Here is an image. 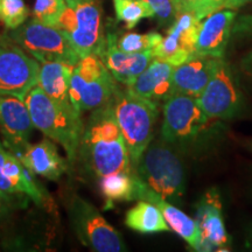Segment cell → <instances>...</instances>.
I'll use <instances>...</instances> for the list:
<instances>
[{
	"mask_svg": "<svg viewBox=\"0 0 252 252\" xmlns=\"http://www.w3.org/2000/svg\"><path fill=\"white\" fill-rule=\"evenodd\" d=\"M77 158L87 172L96 178L116 172L133 173L111 102L91 113L84 126Z\"/></svg>",
	"mask_w": 252,
	"mask_h": 252,
	"instance_id": "obj_1",
	"label": "cell"
},
{
	"mask_svg": "<svg viewBox=\"0 0 252 252\" xmlns=\"http://www.w3.org/2000/svg\"><path fill=\"white\" fill-rule=\"evenodd\" d=\"M133 174L147 187L175 206H182L186 191V171L172 144L159 135L141 154Z\"/></svg>",
	"mask_w": 252,
	"mask_h": 252,
	"instance_id": "obj_2",
	"label": "cell"
},
{
	"mask_svg": "<svg viewBox=\"0 0 252 252\" xmlns=\"http://www.w3.org/2000/svg\"><path fill=\"white\" fill-rule=\"evenodd\" d=\"M25 102L30 110L34 127L61 145L69 162L76 161L84 130L81 113L76 110L62 108L37 86L28 93Z\"/></svg>",
	"mask_w": 252,
	"mask_h": 252,
	"instance_id": "obj_3",
	"label": "cell"
},
{
	"mask_svg": "<svg viewBox=\"0 0 252 252\" xmlns=\"http://www.w3.org/2000/svg\"><path fill=\"white\" fill-rule=\"evenodd\" d=\"M111 106L134 168L154 137L159 105L137 96L127 88L122 90L118 87L111 99Z\"/></svg>",
	"mask_w": 252,
	"mask_h": 252,
	"instance_id": "obj_4",
	"label": "cell"
},
{
	"mask_svg": "<svg viewBox=\"0 0 252 252\" xmlns=\"http://www.w3.org/2000/svg\"><path fill=\"white\" fill-rule=\"evenodd\" d=\"M116 82L98 55L90 54L82 58L71 74L70 102L81 115L102 108L111 102L118 88Z\"/></svg>",
	"mask_w": 252,
	"mask_h": 252,
	"instance_id": "obj_5",
	"label": "cell"
},
{
	"mask_svg": "<svg viewBox=\"0 0 252 252\" xmlns=\"http://www.w3.org/2000/svg\"><path fill=\"white\" fill-rule=\"evenodd\" d=\"M8 37L40 63L64 62L75 65L81 60L64 32L36 19L11 30Z\"/></svg>",
	"mask_w": 252,
	"mask_h": 252,
	"instance_id": "obj_6",
	"label": "cell"
},
{
	"mask_svg": "<svg viewBox=\"0 0 252 252\" xmlns=\"http://www.w3.org/2000/svg\"><path fill=\"white\" fill-rule=\"evenodd\" d=\"M58 28L67 34L81 59L98 54L105 41L102 7L97 0H75L67 4Z\"/></svg>",
	"mask_w": 252,
	"mask_h": 252,
	"instance_id": "obj_7",
	"label": "cell"
},
{
	"mask_svg": "<svg viewBox=\"0 0 252 252\" xmlns=\"http://www.w3.org/2000/svg\"><path fill=\"white\" fill-rule=\"evenodd\" d=\"M68 216L78 241L96 252L127 251L122 235L102 216L96 207L80 196L68 203Z\"/></svg>",
	"mask_w": 252,
	"mask_h": 252,
	"instance_id": "obj_8",
	"label": "cell"
},
{
	"mask_svg": "<svg viewBox=\"0 0 252 252\" xmlns=\"http://www.w3.org/2000/svg\"><path fill=\"white\" fill-rule=\"evenodd\" d=\"M162 113L160 137L173 146L186 145L196 139L209 119L197 98L178 93L162 104Z\"/></svg>",
	"mask_w": 252,
	"mask_h": 252,
	"instance_id": "obj_9",
	"label": "cell"
},
{
	"mask_svg": "<svg viewBox=\"0 0 252 252\" xmlns=\"http://www.w3.org/2000/svg\"><path fill=\"white\" fill-rule=\"evenodd\" d=\"M197 102L209 119L228 121L242 111L243 94L237 77L223 59L217 60L212 77L197 97Z\"/></svg>",
	"mask_w": 252,
	"mask_h": 252,
	"instance_id": "obj_10",
	"label": "cell"
},
{
	"mask_svg": "<svg viewBox=\"0 0 252 252\" xmlns=\"http://www.w3.org/2000/svg\"><path fill=\"white\" fill-rule=\"evenodd\" d=\"M40 62L11 39L0 37V94L25 99L37 86Z\"/></svg>",
	"mask_w": 252,
	"mask_h": 252,
	"instance_id": "obj_11",
	"label": "cell"
},
{
	"mask_svg": "<svg viewBox=\"0 0 252 252\" xmlns=\"http://www.w3.org/2000/svg\"><path fill=\"white\" fill-rule=\"evenodd\" d=\"M219 189L210 188L196 203V220L200 232V251H228L230 237L222 215Z\"/></svg>",
	"mask_w": 252,
	"mask_h": 252,
	"instance_id": "obj_12",
	"label": "cell"
},
{
	"mask_svg": "<svg viewBox=\"0 0 252 252\" xmlns=\"http://www.w3.org/2000/svg\"><path fill=\"white\" fill-rule=\"evenodd\" d=\"M201 20L190 12L179 14L168 28L167 35L154 48L153 56L165 60L174 65H180L195 55L197 31Z\"/></svg>",
	"mask_w": 252,
	"mask_h": 252,
	"instance_id": "obj_13",
	"label": "cell"
},
{
	"mask_svg": "<svg viewBox=\"0 0 252 252\" xmlns=\"http://www.w3.org/2000/svg\"><path fill=\"white\" fill-rule=\"evenodd\" d=\"M14 154L0 145V189L15 196L26 197L37 206H46L49 195Z\"/></svg>",
	"mask_w": 252,
	"mask_h": 252,
	"instance_id": "obj_14",
	"label": "cell"
},
{
	"mask_svg": "<svg viewBox=\"0 0 252 252\" xmlns=\"http://www.w3.org/2000/svg\"><path fill=\"white\" fill-rule=\"evenodd\" d=\"M34 128L25 99L0 94V133L7 151L14 153L27 146Z\"/></svg>",
	"mask_w": 252,
	"mask_h": 252,
	"instance_id": "obj_15",
	"label": "cell"
},
{
	"mask_svg": "<svg viewBox=\"0 0 252 252\" xmlns=\"http://www.w3.org/2000/svg\"><path fill=\"white\" fill-rule=\"evenodd\" d=\"M117 40L118 36L116 33H106L104 45L97 55L111 72L113 78L118 83L127 87L146 69L154 56L152 50L143 53L123 52L119 49Z\"/></svg>",
	"mask_w": 252,
	"mask_h": 252,
	"instance_id": "obj_16",
	"label": "cell"
},
{
	"mask_svg": "<svg viewBox=\"0 0 252 252\" xmlns=\"http://www.w3.org/2000/svg\"><path fill=\"white\" fill-rule=\"evenodd\" d=\"M139 200L153 203L161 212L169 229L180 236L191 249L200 251V232L196 220L179 209L178 206L166 201L134 175V201Z\"/></svg>",
	"mask_w": 252,
	"mask_h": 252,
	"instance_id": "obj_17",
	"label": "cell"
},
{
	"mask_svg": "<svg viewBox=\"0 0 252 252\" xmlns=\"http://www.w3.org/2000/svg\"><path fill=\"white\" fill-rule=\"evenodd\" d=\"M235 19L236 12L232 9H222L203 18L197 31L195 54L223 59Z\"/></svg>",
	"mask_w": 252,
	"mask_h": 252,
	"instance_id": "obj_18",
	"label": "cell"
},
{
	"mask_svg": "<svg viewBox=\"0 0 252 252\" xmlns=\"http://www.w3.org/2000/svg\"><path fill=\"white\" fill-rule=\"evenodd\" d=\"M174 65L165 60L154 58L139 76L127 86L128 90L141 98L163 104L174 94L173 71Z\"/></svg>",
	"mask_w": 252,
	"mask_h": 252,
	"instance_id": "obj_19",
	"label": "cell"
},
{
	"mask_svg": "<svg viewBox=\"0 0 252 252\" xmlns=\"http://www.w3.org/2000/svg\"><path fill=\"white\" fill-rule=\"evenodd\" d=\"M35 175L56 181L67 171L68 163L59 153L52 139L45 138L36 144H28L24 149L12 153Z\"/></svg>",
	"mask_w": 252,
	"mask_h": 252,
	"instance_id": "obj_20",
	"label": "cell"
},
{
	"mask_svg": "<svg viewBox=\"0 0 252 252\" xmlns=\"http://www.w3.org/2000/svg\"><path fill=\"white\" fill-rule=\"evenodd\" d=\"M217 60L219 59L195 55L182 64L176 65L173 71L174 93L197 98L212 77Z\"/></svg>",
	"mask_w": 252,
	"mask_h": 252,
	"instance_id": "obj_21",
	"label": "cell"
},
{
	"mask_svg": "<svg viewBox=\"0 0 252 252\" xmlns=\"http://www.w3.org/2000/svg\"><path fill=\"white\" fill-rule=\"evenodd\" d=\"M75 65L64 62H46L40 67L37 87L62 108L76 110L70 102L69 87ZM77 111V110H76Z\"/></svg>",
	"mask_w": 252,
	"mask_h": 252,
	"instance_id": "obj_22",
	"label": "cell"
},
{
	"mask_svg": "<svg viewBox=\"0 0 252 252\" xmlns=\"http://www.w3.org/2000/svg\"><path fill=\"white\" fill-rule=\"evenodd\" d=\"M125 224L140 234H157L169 231L161 212L149 201L139 200L125 216Z\"/></svg>",
	"mask_w": 252,
	"mask_h": 252,
	"instance_id": "obj_23",
	"label": "cell"
},
{
	"mask_svg": "<svg viewBox=\"0 0 252 252\" xmlns=\"http://www.w3.org/2000/svg\"><path fill=\"white\" fill-rule=\"evenodd\" d=\"M99 188L105 197L108 207L116 202L134 201V174L127 172H116L100 176Z\"/></svg>",
	"mask_w": 252,
	"mask_h": 252,
	"instance_id": "obj_24",
	"label": "cell"
},
{
	"mask_svg": "<svg viewBox=\"0 0 252 252\" xmlns=\"http://www.w3.org/2000/svg\"><path fill=\"white\" fill-rule=\"evenodd\" d=\"M116 18L125 24L127 30H132L143 19L156 17L154 9L144 0H112Z\"/></svg>",
	"mask_w": 252,
	"mask_h": 252,
	"instance_id": "obj_25",
	"label": "cell"
},
{
	"mask_svg": "<svg viewBox=\"0 0 252 252\" xmlns=\"http://www.w3.org/2000/svg\"><path fill=\"white\" fill-rule=\"evenodd\" d=\"M161 39L162 35L157 32L146 34L128 32L118 37L117 45L119 49L125 53H143L146 50H153L159 45Z\"/></svg>",
	"mask_w": 252,
	"mask_h": 252,
	"instance_id": "obj_26",
	"label": "cell"
},
{
	"mask_svg": "<svg viewBox=\"0 0 252 252\" xmlns=\"http://www.w3.org/2000/svg\"><path fill=\"white\" fill-rule=\"evenodd\" d=\"M30 9L24 0H0V20L7 30H15L27 20Z\"/></svg>",
	"mask_w": 252,
	"mask_h": 252,
	"instance_id": "obj_27",
	"label": "cell"
},
{
	"mask_svg": "<svg viewBox=\"0 0 252 252\" xmlns=\"http://www.w3.org/2000/svg\"><path fill=\"white\" fill-rule=\"evenodd\" d=\"M65 7V0H35L33 9L34 19L47 26L58 27Z\"/></svg>",
	"mask_w": 252,
	"mask_h": 252,
	"instance_id": "obj_28",
	"label": "cell"
},
{
	"mask_svg": "<svg viewBox=\"0 0 252 252\" xmlns=\"http://www.w3.org/2000/svg\"><path fill=\"white\" fill-rule=\"evenodd\" d=\"M251 0H201L195 7L191 9L193 13L198 20H202L207 15L214 12L222 11V9H236L248 4Z\"/></svg>",
	"mask_w": 252,
	"mask_h": 252,
	"instance_id": "obj_29",
	"label": "cell"
},
{
	"mask_svg": "<svg viewBox=\"0 0 252 252\" xmlns=\"http://www.w3.org/2000/svg\"><path fill=\"white\" fill-rule=\"evenodd\" d=\"M154 9L156 17L159 23L165 25H172L179 15L176 0H144Z\"/></svg>",
	"mask_w": 252,
	"mask_h": 252,
	"instance_id": "obj_30",
	"label": "cell"
},
{
	"mask_svg": "<svg viewBox=\"0 0 252 252\" xmlns=\"http://www.w3.org/2000/svg\"><path fill=\"white\" fill-rule=\"evenodd\" d=\"M17 197H20V196L11 195L0 189V220H2L4 217L7 216L8 214L14 209V207L17 206V202H15V201L26 198V197H23V198H18L17 200ZM28 200H30V198H28ZM28 200H24V201H28Z\"/></svg>",
	"mask_w": 252,
	"mask_h": 252,
	"instance_id": "obj_31",
	"label": "cell"
},
{
	"mask_svg": "<svg viewBox=\"0 0 252 252\" xmlns=\"http://www.w3.org/2000/svg\"><path fill=\"white\" fill-rule=\"evenodd\" d=\"M232 32L236 34H252V15H243L235 19Z\"/></svg>",
	"mask_w": 252,
	"mask_h": 252,
	"instance_id": "obj_32",
	"label": "cell"
},
{
	"mask_svg": "<svg viewBox=\"0 0 252 252\" xmlns=\"http://www.w3.org/2000/svg\"><path fill=\"white\" fill-rule=\"evenodd\" d=\"M200 1L201 0H176L179 14L186 13V12H191V9H193Z\"/></svg>",
	"mask_w": 252,
	"mask_h": 252,
	"instance_id": "obj_33",
	"label": "cell"
},
{
	"mask_svg": "<svg viewBox=\"0 0 252 252\" xmlns=\"http://www.w3.org/2000/svg\"><path fill=\"white\" fill-rule=\"evenodd\" d=\"M241 68H242V70L245 72V74L252 76V52L249 53V54L245 56L243 60H242Z\"/></svg>",
	"mask_w": 252,
	"mask_h": 252,
	"instance_id": "obj_34",
	"label": "cell"
},
{
	"mask_svg": "<svg viewBox=\"0 0 252 252\" xmlns=\"http://www.w3.org/2000/svg\"><path fill=\"white\" fill-rule=\"evenodd\" d=\"M245 245L249 250H252V224L247 230V239H245Z\"/></svg>",
	"mask_w": 252,
	"mask_h": 252,
	"instance_id": "obj_35",
	"label": "cell"
},
{
	"mask_svg": "<svg viewBox=\"0 0 252 252\" xmlns=\"http://www.w3.org/2000/svg\"><path fill=\"white\" fill-rule=\"evenodd\" d=\"M72 1H75V0H65V2H67V4H70V2H72Z\"/></svg>",
	"mask_w": 252,
	"mask_h": 252,
	"instance_id": "obj_36",
	"label": "cell"
},
{
	"mask_svg": "<svg viewBox=\"0 0 252 252\" xmlns=\"http://www.w3.org/2000/svg\"><path fill=\"white\" fill-rule=\"evenodd\" d=\"M251 149H252V143H251Z\"/></svg>",
	"mask_w": 252,
	"mask_h": 252,
	"instance_id": "obj_37",
	"label": "cell"
},
{
	"mask_svg": "<svg viewBox=\"0 0 252 252\" xmlns=\"http://www.w3.org/2000/svg\"><path fill=\"white\" fill-rule=\"evenodd\" d=\"M0 145H1V143H0Z\"/></svg>",
	"mask_w": 252,
	"mask_h": 252,
	"instance_id": "obj_38",
	"label": "cell"
}]
</instances>
